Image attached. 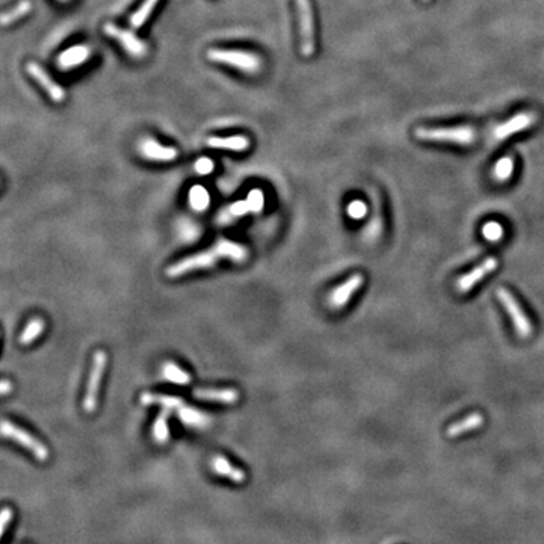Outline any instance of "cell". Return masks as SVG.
I'll use <instances>...</instances> for the list:
<instances>
[{
  "label": "cell",
  "instance_id": "obj_1",
  "mask_svg": "<svg viewBox=\"0 0 544 544\" xmlns=\"http://www.w3.org/2000/svg\"><path fill=\"white\" fill-rule=\"evenodd\" d=\"M228 259L233 262H243L247 259V250L242 245L236 243L228 239H219L212 248L197 252L194 256H189L179 260L173 265L166 268V277L170 279H179L182 275L189 274L198 270H208L213 265H217L219 260Z\"/></svg>",
  "mask_w": 544,
  "mask_h": 544
},
{
  "label": "cell",
  "instance_id": "obj_2",
  "mask_svg": "<svg viewBox=\"0 0 544 544\" xmlns=\"http://www.w3.org/2000/svg\"><path fill=\"white\" fill-rule=\"evenodd\" d=\"M417 140L433 142H452L457 145H470L477 140V130L472 126L455 127H417L415 130Z\"/></svg>",
  "mask_w": 544,
  "mask_h": 544
},
{
  "label": "cell",
  "instance_id": "obj_3",
  "mask_svg": "<svg viewBox=\"0 0 544 544\" xmlns=\"http://www.w3.org/2000/svg\"><path fill=\"white\" fill-rule=\"evenodd\" d=\"M208 58L212 63L226 64L235 67L247 74H257L262 68V59L256 53L245 52V50H233V49H210L208 52Z\"/></svg>",
  "mask_w": 544,
  "mask_h": 544
},
{
  "label": "cell",
  "instance_id": "obj_4",
  "mask_svg": "<svg viewBox=\"0 0 544 544\" xmlns=\"http://www.w3.org/2000/svg\"><path fill=\"white\" fill-rule=\"evenodd\" d=\"M108 363V357H106L105 351H96L93 357V367H91V373L87 384V392L83 396L82 407L87 413H94L98 404V392H100V384L103 380L105 367Z\"/></svg>",
  "mask_w": 544,
  "mask_h": 544
},
{
  "label": "cell",
  "instance_id": "obj_5",
  "mask_svg": "<svg viewBox=\"0 0 544 544\" xmlns=\"http://www.w3.org/2000/svg\"><path fill=\"white\" fill-rule=\"evenodd\" d=\"M298 21H300V38H301V55L310 58L316 52L315 28H313V12L310 0H296Z\"/></svg>",
  "mask_w": 544,
  "mask_h": 544
},
{
  "label": "cell",
  "instance_id": "obj_6",
  "mask_svg": "<svg viewBox=\"0 0 544 544\" xmlns=\"http://www.w3.org/2000/svg\"><path fill=\"white\" fill-rule=\"evenodd\" d=\"M497 298H499V301L502 303L505 310L508 312V315L512 320V324H514L517 334L520 337H530L534 331V327L510 290L505 287H499L497 289Z\"/></svg>",
  "mask_w": 544,
  "mask_h": 544
},
{
  "label": "cell",
  "instance_id": "obj_7",
  "mask_svg": "<svg viewBox=\"0 0 544 544\" xmlns=\"http://www.w3.org/2000/svg\"><path fill=\"white\" fill-rule=\"evenodd\" d=\"M2 434L3 437H6V439L17 442L21 444V446L29 449L36 457V459H40V461H45L50 455V452L47 448H45L44 443L35 439V437H32L25 430H21V428H19L17 425H14L12 422H10V420H3L2 422Z\"/></svg>",
  "mask_w": 544,
  "mask_h": 544
},
{
  "label": "cell",
  "instance_id": "obj_8",
  "mask_svg": "<svg viewBox=\"0 0 544 544\" xmlns=\"http://www.w3.org/2000/svg\"><path fill=\"white\" fill-rule=\"evenodd\" d=\"M103 30L106 35L113 38V40L117 41L120 45H122V49H124L132 58L141 59L144 56H147V53H149L147 44H145L142 40H140V38H138L135 34L130 32V30L121 29L117 25H113V23H106Z\"/></svg>",
  "mask_w": 544,
  "mask_h": 544
},
{
  "label": "cell",
  "instance_id": "obj_9",
  "mask_svg": "<svg viewBox=\"0 0 544 544\" xmlns=\"http://www.w3.org/2000/svg\"><path fill=\"white\" fill-rule=\"evenodd\" d=\"M538 115L537 112H532V111H525V112H520L516 113L514 117L510 118L508 121L502 122V124L497 126L493 132V140L496 142L507 140V138L516 135L519 132H523V130L531 129L535 121H537Z\"/></svg>",
  "mask_w": 544,
  "mask_h": 544
},
{
  "label": "cell",
  "instance_id": "obj_10",
  "mask_svg": "<svg viewBox=\"0 0 544 544\" xmlns=\"http://www.w3.org/2000/svg\"><path fill=\"white\" fill-rule=\"evenodd\" d=\"M497 265H499V260L496 257H488L486 259L484 262L479 263L475 270H472L470 272H467L463 277H459L455 283V287L458 292H469V290L477 286L481 280H484L488 274H492L493 271H496Z\"/></svg>",
  "mask_w": 544,
  "mask_h": 544
},
{
  "label": "cell",
  "instance_id": "obj_11",
  "mask_svg": "<svg viewBox=\"0 0 544 544\" xmlns=\"http://www.w3.org/2000/svg\"><path fill=\"white\" fill-rule=\"evenodd\" d=\"M28 73L32 76V78L40 83L43 87V89L45 93L49 94V97L52 98L55 103H63L65 100V91L64 88L56 83L55 80L52 79V76L44 70L41 65H38L36 63H29L28 64Z\"/></svg>",
  "mask_w": 544,
  "mask_h": 544
},
{
  "label": "cell",
  "instance_id": "obj_12",
  "mask_svg": "<svg viewBox=\"0 0 544 544\" xmlns=\"http://www.w3.org/2000/svg\"><path fill=\"white\" fill-rule=\"evenodd\" d=\"M363 283H365V277L362 274L351 275L347 281L342 283L340 286H337L331 292V295H329V305H331L333 309L345 307V305L348 304L349 298L363 286Z\"/></svg>",
  "mask_w": 544,
  "mask_h": 544
},
{
  "label": "cell",
  "instance_id": "obj_13",
  "mask_svg": "<svg viewBox=\"0 0 544 544\" xmlns=\"http://www.w3.org/2000/svg\"><path fill=\"white\" fill-rule=\"evenodd\" d=\"M141 155L145 159L159 160V162H170V160L177 159L179 151L174 147H165L155 140H145L140 145Z\"/></svg>",
  "mask_w": 544,
  "mask_h": 544
},
{
  "label": "cell",
  "instance_id": "obj_14",
  "mask_svg": "<svg viewBox=\"0 0 544 544\" xmlns=\"http://www.w3.org/2000/svg\"><path fill=\"white\" fill-rule=\"evenodd\" d=\"M193 396L200 401L219 402V404H235L239 401V392L236 389H195Z\"/></svg>",
  "mask_w": 544,
  "mask_h": 544
},
{
  "label": "cell",
  "instance_id": "obj_15",
  "mask_svg": "<svg viewBox=\"0 0 544 544\" xmlns=\"http://www.w3.org/2000/svg\"><path fill=\"white\" fill-rule=\"evenodd\" d=\"M210 466H212L213 472L221 475V477L228 478L230 481L243 482L245 479H247V473H245L243 469H239V467L233 466L226 457H222V455L212 457Z\"/></svg>",
  "mask_w": 544,
  "mask_h": 544
},
{
  "label": "cell",
  "instance_id": "obj_16",
  "mask_svg": "<svg viewBox=\"0 0 544 544\" xmlns=\"http://www.w3.org/2000/svg\"><path fill=\"white\" fill-rule=\"evenodd\" d=\"M89 56H91L89 47H87V45H76V47L68 49L63 53V55H59L58 65L68 70V68L78 67L83 63H87V59Z\"/></svg>",
  "mask_w": 544,
  "mask_h": 544
},
{
  "label": "cell",
  "instance_id": "obj_17",
  "mask_svg": "<svg viewBox=\"0 0 544 544\" xmlns=\"http://www.w3.org/2000/svg\"><path fill=\"white\" fill-rule=\"evenodd\" d=\"M208 145L212 149L243 151L250 147V140L243 135H236V136H230V138L213 136L208 140Z\"/></svg>",
  "mask_w": 544,
  "mask_h": 544
},
{
  "label": "cell",
  "instance_id": "obj_18",
  "mask_svg": "<svg viewBox=\"0 0 544 544\" xmlns=\"http://www.w3.org/2000/svg\"><path fill=\"white\" fill-rule=\"evenodd\" d=\"M482 424H484V416L479 415V413H472V415H469L467 417L452 424L448 428L446 435L450 437V439H455V437H459L464 433L478 430L479 426H482Z\"/></svg>",
  "mask_w": 544,
  "mask_h": 544
},
{
  "label": "cell",
  "instance_id": "obj_19",
  "mask_svg": "<svg viewBox=\"0 0 544 544\" xmlns=\"http://www.w3.org/2000/svg\"><path fill=\"white\" fill-rule=\"evenodd\" d=\"M141 404L142 405H162L164 409H182L185 402L182 398L170 396V395H160V393H150L145 392L141 395Z\"/></svg>",
  "mask_w": 544,
  "mask_h": 544
},
{
  "label": "cell",
  "instance_id": "obj_20",
  "mask_svg": "<svg viewBox=\"0 0 544 544\" xmlns=\"http://www.w3.org/2000/svg\"><path fill=\"white\" fill-rule=\"evenodd\" d=\"M32 11V3L29 2V0H21L20 3H17V6H14L12 10L3 12L2 15V26H10L12 23H15L17 20L26 17V15Z\"/></svg>",
  "mask_w": 544,
  "mask_h": 544
},
{
  "label": "cell",
  "instance_id": "obj_21",
  "mask_svg": "<svg viewBox=\"0 0 544 544\" xmlns=\"http://www.w3.org/2000/svg\"><path fill=\"white\" fill-rule=\"evenodd\" d=\"M170 409H164L162 413L156 417L155 425H153V437L155 442L164 444L170 439V431H168V415H170Z\"/></svg>",
  "mask_w": 544,
  "mask_h": 544
},
{
  "label": "cell",
  "instance_id": "obj_22",
  "mask_svg": "<svg viewBox=\"0 0 544 544\" xmlns=\"http://www.w3.org/2000/svg\"><path fill=\"white\" fill-rule=\"evenodd\" d=\"M162 373H164V377L168 381L175 382V384H189V382H191L189 373L183 371L182 367H179L177 365L173 363V362H166L164 365Z\"/></svg>",
  "mask_w": 544,
  "mask_h": 544
},
{
  "label": "cell",
  "instance_id": "obj_23",
  "mask_svg": "<svg viewBox=\"0 0 544 544\" xmlns=\"http://www.w3.org/2000/svg\"><path fill=\"white\" fill-rule=\"evenodd\" d=\"M159 3V0H144L142 5L138 8V11L133 12L132 17H130V26L138 29L141 28L147 19L150 17V14L155 10V6Z\"/></svg>",
  "mask_w": 544,
  "mask_h": 544
},
{
  "label": "cell",
  "instance_id": "obj_24",
  "mask_svg": "<svg viewBox=\"0 0 544 544\" xmlns=\"http://www.w3.org/2000/svg\"><path fill=\"white\" fill-rule=\"evenodd\" d=\"M179 416L183 422L191 426H206L209 422V417L203 415L202 411H198L195 409H189L186 405H183L180 409Z\"/></svg>",
  "mask_w": 544,
  "mask_h": 544
},
{
  "label": "cell",
  "instance_id": "obj_25",
  "mask_svg": "<svg viewBox=\"0 0 544 544\" xmlns=\"http://www.w3.org/2000/svg\"><path fill=\"white\" fill-rule=\"evenodd\" d=\"M43 329H44V320L40 319V318L32 319L28 324V327L25 328V331L20 334L19 342L21 345H30L32 342H35L38 337H40V334L43 333Z\"/></svg>",
  "mask_w": 544,
  "mask_h": 544
},
{
  "label": "cell",
  "instance_id": "obj_26",
  "mask_svg": "<svg viewBox=\"0 0 544 544\" xmlns=\"http://www.w3.org/2000/svg\"><path fill=\"white\" fill-rule=\"evenodd\" d=\"M512 173H514V159L505 156L494 165L493 177L497 182H507L511 179Z\"/></svg>",
  "mask_w": 544,
  "mask_h": 544
},
{
  "label": "cell",
  "instance_id": "obj_27",
  "mask_svg": "<svg viewBox=\"0 0 544 544\" xmlns=\"http://www.w3.org/2000/svg\"><path fill=\"white\" fill-rule=\"evenodd\" d=\"M189 202H191V206H193V208L197 210L208 209V206H209L208 191L202 186L193 188L191 189V194H189Z\"/></svg>",
  "mask_w": 544,
  "mask_h": 544
},
{
  "label": "cell",
  "instance_id": "obj_28",
  "mask_svg": "<svg viewBox=\"0 0 544 544\" xmlns=\"http://www.w3.org/2000/svg\"><path fill=\"white\" fill-rule=\"evenodd\" d=\"M482 235H484L486 239H488L490 242H497L502 239L503 227L499 224V222L490 221L484 227H482Z\"/></svg>",
  "mask_w": 544,
  "mask_h": 544
},
{
  "label": "cell",
  "instance_id": "obj_29",
  "mask_svg": "<svg viewBox=\"0 0 544 544\" xmlns=\"http://www.w3.org/2000/svg\"><path fill=\"white\" fill-rule=\"evenodd\" d=\"M347 212L352 219H363L367 213V206L362 200H354L348 204Z\"/></svg>",
  "mask_w": 544,
  "mask_h": 544
},
{
  "label": "cell",
  "instance_id": "obj_30",
  "mask_svg": "<svg viewBox=\"0 0 544 544\" xmlns=\"http://www.w3.org/2000/svg\"><path fill=\"white\" fill-rule=\"evenodd\" d=\"M262 204H263L262 193H260V191H252V193L250 194V198H248V206H250V208L254 209L256 212H259L260 209H262Z\"/></svg>",
  "mask_w": 544,
  "mask_h": 544
},
{
  "label": "cell",
  "instance_id": "obj_31",
  "mask_svg": "<svg viewBox=\"0 0 544 544\" xmlns=\"http://www.w3.org/2000/svg\"><path fill=\"white\" fill-rule=\"evenodd\" d=\"M12 517H14L12 510H11L10 507H5V508L2 510V516H0V520H2V526H0V535H2V537L5 535V532H6V526H8V523L11 522Z\"/></svg>",
  "mask_w": 544,
  "mask_h": 544
},
{
  "label": "cell",
  "instance_id": "obj_32",
  "mask_svg": "<svg viewBox=\"0 0 544 544\" xmlns=\"http://www.w3.org/2000/svg\"><path fill=\"white\" fill-rule=\"evenodd\" d=\"M195 170H197V173H200V174H209L213 170V162L209 159L203 157V159H200L195 164Z\"/></svg>",
  "mask_w": 544,
  "mask_h": 544
},
{
  "label": "cell",
  "instance_id": "obj_33",
  "mask_svg": "<svg viewBox=\"0 0 544 544\" xmlns=\"http://www.w3.org/2000/svg\"><path fill=\"white\" fill-rule=\"evenodd\" d=\"M12 390V386H11V382L8 381V380H3L2 381V395H8L10 393Z\"/></svg>",
  "mask_w": 544,
  "mask_h": 544
},
{
  "label": "cell",
  "instance_id": "obj_34",
  "mask_svg": "<svg viewBox=\"0 0 544 544\" xmlns=\"http://www.w3.org/2000/svg\"><path fill=\"white\" fill-rule=\"evenodd\" d=\"M424 2H428V0H424Z\"/></svg>",
  "mask_w": 544,
  "mask_h": 544
},
{
  "label": "cell",
  "instance_id": "obj_35",
  "mask_svg": "<svg viewBox=\"0 0 544 544\" xmlns=\"http://www.w3.org/2000/svg\"><path fill=\"white\" fill-rule=\"evenodd\" d=\"M64 2H67V0H64Z\"/></svg>",
  "mask_w": 544,
  "mask_h": 544
}]
</instances>
